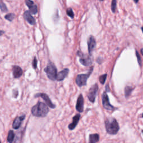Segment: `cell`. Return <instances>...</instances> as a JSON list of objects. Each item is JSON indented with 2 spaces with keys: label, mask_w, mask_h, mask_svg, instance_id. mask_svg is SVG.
<instances>
[{
  "label": "cell",
  "mask_w": 143,
  "mask_h": 143,
  "mask_svg": "<svg viewBox=\"0 0 143 143\" xmlns=\"http://www.w3.org/2000/svg\"><path fill=\"white\" fill-rule=\"evenodd\" d=\"M49 108L46 104L39 102L31 109L32 114L36 117H45L48 113Z\"/></svg>",
  "instance_id": "6da1fadb"
},
{
  "label": "cell",
  "mask_w": 143,
  "mask_h": 143,
  "mask_svg": "<svg viewBox=\"0 0 143 143\" xmlns=\"http://www.w3.org/2000/svg\"><path fill=\"white\" fill-rule=\"evenodd\" d=\"M105 127L108 134L115 135L119 130V125L116 120L113 117L107 118L105 121Z\"/></svg>",
  "instance_id": "7a4b0ae2"
},
{
  "label": "cell",
  "mask_w": 143,
  "mask_h": 143,
  "mask_svg": "<svg viewBox=\"0 0 143 143\" xmlns=\"http://www.w3.org/2000/svg\"><path fill=\"white\" fill-rule=\"evenodd\" d=\"M44 72L46 73L48 78L51 81L56 80V77L57 75V69L55 65L51 62L48 64V66L44 69Z\"/></svg>",
  "instance_id": "3957f363"
},
{
  "label": "cell",
  "mask_w": 143,
  "mask_h": 143,
  "mask_svg": "<svg viewBox=\"0 0 143 143\" xmlns=\"http://www.w3.org/2000/svg\"><path fill=\"white\" fill-rule=\"evenodd\" d=\"M93 66H92L87 74H78L77 76L76 79V83L79 87H82V86L86 85L87 79L93 72Z\"/></svg>",
  "instance_id": "277c9868"
},
{
  "label": "cell",
  "mask_w": 143,
  "mask_h": 143,
  "mask_svg": "<svg viewBox=\"0 0 143 143\" xmlns=\"http://www.w3.org/2000/svg\"><path fill=\"white\" fill-rule=\"evenodd\" d=\"M77 56H79V61L84 66H89L92 63V58L91 55L84 54L82 51H78Z\"/></svg>",
  "instance_id": "5b68a950"
},
{
  "label": "cell",
  "mask_w": 143,
  "mask_h": 143,
  "mask_svg": "<svg viewBox=\"0 0 143 143\" xmlns=\"http://www.w3.org/2000/svg\"><path fill=\"white\" fill-rule=\"evenodd\" d=\"M98 90V87L97 84H94L92 86L91 88L89 89L88 93L87 94V97L88 100L92 103H94L95 101V98L96 97L97 92Z\"/></svg>",
  "instance_id": "8992f818"
},
{
  "label": "cell",
  "mask_w": 143,
  "mask_h": 143,
  "mask_svg": "<svg viewBox=\"0 0 143 143\" xmlns=\"http://www.w3.org/2000/svg\"><path fill=\"white\" fill-rule=\"evenodd\" d=\"M102 105H103L104 108L107 110H113L115 108V107L112 106L110 103L109 98L106 92H104L102 95Z\"/></svg>",
  "instance_id": "52a82bcc"
},
{
  "label": "cell",
  "mask_w": 143,
  "mask_h": 143,
  "mask_svg": "<svg viewBox=\"0 0 143 143\" xmlns=\"http://www.w3.org/2000/svg\"><path fill=\"white\" fill-rule=\"evenodd\" d=\"M26 5L28 6L29 9V12L30 14L33 15H35L38 13V7L37 6L34 4V2L31 0H26L25 1Z\"/></svg>",
  "instance_id": "ba28073f"
},
{
  "label": "cell",
  "mask_w": 143,
  "mask_h": 143,
  "mask_svg": "<svg viewBox=\"0 0 143 143\" xmlns=\"http://www.w3.org/2000/svg\"><path fill=\"white\" fill-rule=\"evenodd\" d=\"M88 50L89 54H91L96 46V40L93 36H90L88 40Z\"/></svg>",
  "instance_id": "9c48e42d"
},
{
  "label": "cell",
  "mask_w": 143,
  "mask_h": 143,
  "mask_svg": "<svg viewBox=\"0 0 143 143\" xmlns=\"http://www.w3.org/2000/svg\"><path fill=\"white\" fill-rule=\"evenodd\" d=\"M35 97H41V98L45 101L47 105H48L50 107V108H56V105H54V104L52 103L51 100H50V99L49 98V97H48V96L46 94L38 93V94H37V95H35Z\"/></svg>",
  "instance_id": "30bf717a"
},
{
  "label": "cell",
  "mask_w": 143,
  "mask_h": 143,
  "mask_svg": "<svg viewBox=\"0 0 143 143\" xmlns=\"http://www.w3.org/2000/svg\"><path fill=\"white\" fill-rule=\"evenodd\" d=\"M76 110L79 112H82L83 111L84 108V99L82 94L79 96L78 98L77 105H76Z\"/></svg>",
  "instance_id": "8fae6325"
},
{
  "label": "cell",
  "mask_w": 143,
  "mask_h": 143,
  "mask_svg": "<svg viewBox=\"0 0 143 143\" xmlns=\"http://www.w3.org/2000/svg\"><path fill=\"white\" fill-rule=\"evenodd\" d=\"M24 19L26 20V21L28 23L30 24V25H34L35 24V19H34L33 16L31 15L30 12H29V11H26L24 12Z\"/></svg>",
  "instance_id": "7c38bea8"
},
{
  "label": "cell",
  "mask_w": 143,
  "mask_h": 143,
  "mask_svg": "<svg viewBox=\"0 0 143 143\" xmlns=\"http://www.w3.org/2000/svg\"><path fill=\"white\" fill-rule=\"evenodd\" d=\"M68 73H69V69L68 68H66L63 71L59 72L57 73L56 77V80L58 81H61L64 80L66 76H67Z\"/></svg>",
  "instance_id": "4fadbf2b"
},
{
  "label": "cell",
  "mask_w": 143,
  "mask_h": 143,
  "mask_svg": "<svg viewBox=\"0 0 143 143\" xmlns=\"http://www.w3.org/2000/svg\"><path fill=\"white\" fill-rule=\"evenodd\" d=\"M25 117V115H22L21 116L17 117L15 119L14 123H13L12 127L15 129H17L20 127V125L21 124L22 122Z\"/></svg>",
  "instance_id": "5bb4252c"
},
{
  "label": "cell",
  "mask_w": 143,
  "mask_h": 143,
  "mask_svg": "<svg viewBox=\"0 0 143 143\" xmlns=\"http://www.w3.org/2000/svg\"><path fill=\"white\" fill-rule=\"evenodd\" d=\"M13 71V75L15 78H20L21 76L22 75V70L20 66H15L12 68Z\"/></svg>",
  "instance_id": "9a60e30c"
},
{
  "label": "cell",
  "mask_w": 143,
  "mask_h": 143,
  "mask_svg": "<svg viewBox=\"0 0 143 143\" xmlns=\"http://www.w3.org/2000/svg\"><path fill=\"white\" fill-rule=\"evenodd\" d=\"M80 117L81 115L79 114H77L73 118L72 123H70L69 125V126H68V128H69V129L71 130H73L76 127L78 123L79 119H80Z\"/></svg>",
  "instance_id": "2e32d148"
},
{
  "label": "cell",
  "mask_w": 143,
  "mask_h": 143,
  "mask_svg": "<svg viewBox=\"0 0 143 143\" xmlns=\"http://www.w3.org/2000/svg\"><path fill=\"white\" fill-rule=\"evenodd\" d=\"M99 140V135L97 134H91L89 135V143H96Z\"/></svg>",
  "instance_id": "e0dca14e"
},
{
  "label": "cell",
  "mask_w": 143,
  "mask_h": 143,
  "mask_svg": "<svg viewBox=\"0 0 143 143\" xmlns=\"http://www.w3.org/2000/svg\"><path fill=\"white\" fill-rule=\"evenodd\" d=\"M133 89H134V88L131 87L130 86H126L125 88V96L126 98H128L130 96Z\"/></svg>",
  "instance_id": "ac0fdd59"
},
{
  "label": "cell",
  "mask_w": 143,
  "mask_h": 143,
  "mask_svg": "<svg viewBox=\"0 0 143 143\" xmlns=\"http://www.w3.org/2000/svg\"><path fill=\"white\" fill-rule=\"evenodd\" d=\"M15 137V134L14 131L12 130L9 131V134H8V136H7V141L9 143H12L14 141Z\"/></svg>",
  "instance_id": "d6986e66"
},
{
  "label": "cell",
  "mask_w": 143,
  "mask_h": 143,
  "mask_svg": "<svg viewBox=\"0 0 143 143\" xmlns=\"http://www.w3.org/2000/svg\"><path fill=\"white\" fill-rule=\"evenodd\" d=\"M117 6V1L116 0H112L111 2V10L113 13H115L116 11Z\"/></svg>",
  "instance_id": "ffe728a7"
},
{
  "label": "cell",
  "mask_w": 143,
  "mask_h": 143,
  "mask_svg": "<svg viewBox=\"0 0 143 143\" xmlns=\"http://www.w3.org/2000/svg\"><path fill=\"white\" fill-rule=\"evenodd\" d=\"M66 14H67L70 17L72 18V19H73L74 18V14L73 11V10L71 8H69V9L66 10Z\"/></svg>",
  "instance_id": "44dd1931"
},
{
  "label": "cell",
  "mask_w": 143,
  "mask_h": 143,
  "mask_svg": "<svg viewBox=\"0 0 143 143\" xmlns=\"http://www.w3.org/2000/svg\"><path fill=\"white\" fill-rule=\"evenodd\" d=\"M107 74H103V75L101 76L100 77H99V81L102 84H103L105 83V81L106 80V78H107Z\"/></svg>",
  "instance_id": "7402d4cb"
},
{
  "label": "cell",
  "mask_w": 143,
  "mask_h": 143,
  "mask_svg": "<svg viewBox=\"0 0 143 143\" xmlns=\"http://www.w3.org/2000/svg\"><path fill=\"white\" fill-rule=\"evenodd\" d=\"M0 9H1V11H3L4 12H6L7 11V9L5 4L2 1H0Z\"/></svg>",
  "instance_id": "603a6c76"
},
{
  "label": "cell",
  "mask_w": 143,
  "mask_h": 143,
  "mask_svg": "<svg viewBox=\"0 0 143 143\" xmlns=\"http://www.w3.org/2000/svg\"><path fill=\"white\" fill-rule=\"evenodd\" d=\"M15 17V14H9L6 15L5 16V18L7 20H8L10 21H12L14 19Z\"/></svg>",
  "instance_id": "cb8c5ba5"
},
{
  "label": "cell",
  "mask_w": 143,
  "mask_h": 143,
  "mask_svg": "<svg viewBox=\"0 0 143 143\" xmlns=\"http://www.w3.org/2000/svg\"><path fill=\"white\" fill-rule=\"evenodd\" d=\"M136 58H137V59H138V63H139V64L140 65V66H141V65H142L141 58L140 56L139 52H138L137 50H136Z\"/></svg>",
  "instance_id": "d4e9b609"
},
{
  "label": "cell",
  "mask_w": 143,
  "mask_h": 143,
  "mask_svg": "<svg viewBox=\"0 0 143 143\" xmlns=\"http://www.w3.org/2000/svg\"><path fill=\"white\" fill-rule=\"evenodd\" d=\"M37 62H38V61H37L36 58L35 57L33 61H32V66H33L34 69H36V68H37Z\"/></svg>",
  "instance_id": "484cf974"
},
{
  "label": "cell",
  "mask_w": 143,
  "mask_h": 143,
  "mask_svg": "<svg viewBox=\"0 0 143 143\" xmlns=\"http://www.w3.org/2000/svg\"><path fill=\"white\" fill-rule=\"evenodd\" d=\"M139 0H134V1L135 2V4H138V2H139Z\"/></svg>",
  "instance_id": "4316f807"
},
{
  "label": "cell",
  "mask_w": 143,
  "mask_h": 143,
  "mask_svg": "<svg viewBox=\"0 0 143 143\" xmlns=\"http://www.w3.org/2000/svg\"><path fill=\"white\" fill-rule=\"evenodd\" d=\"M141 55H143V49H141Z\"/></svg>",
  "instance_id": "83f0119b"
},
{
  "label": "cell",
  "mask_w": 143,
  "mask_h": 143,
  "mask_svg": "<svg viewBox=\"0 0 143 143\" xmlns=\"http://www.w3.org/2000/svg\"><path fill=\"white\" fill-rule=\"evenodd\" d=\"M99 1H104V0H99Z\"/></svg>",
  "instance_id": "f1b7e54d"
}]
</instances>
